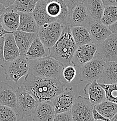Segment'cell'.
I'll return each mask as SVG.
<instances>
[{"label":"cell","mask_w":117,"mask_h":121,"mask_svg":"<svg viewBox=\"0 0 117 121\" xmlns=\"http://www.w3.org/2000/svg\"><path fill=\"white\" fill-rule=\"evenodd\" d=\"M23 86L38 103L51 102L64 91V84L58 79L41 78L28 73Z\"/></svg>","instance_id":"1"},{"label":"cell","mask_w":117,"mask_h":121,"mask_svg":"<svg viewBox=\"0 0 117 121\" xmlns=\"http://www.w3.org/2000/svg\"><path fill=\"white\" fill-rule=\"evenodd\" d=\"M77 48L73 39L70 30V26L65 25L63 31L56 43L50 49V56L58 60L66 66L72 64V60Z\"/></svg>","instance_id":"2"},{"label":"cell","mask_w":117,"mask_h":121,"mask_svg":"<svg viewBox=\"0 0 117 121\" xmlns=\"http://www.w3.org/2000/svg\"><path fill=\"white\" fill-rule=\"evenodd\" d=\"M65 66L54 58L48 56L42 58L29 60V73L49 79L62 80Z\"/></svg>","instance_id":"3"},{"label":"cell","mask_w":117,"mask_h":121,"mask_svg":"<svg viewBox=\"0 0 117 121\" xmlns=\"http://www.w3.org/2000/svg\"><path fill=\"white\" fill-rule=\"evenodd\" d=\"M16 93L17 98L15 110L17 120L31 117L35 112L39 103L23 86L17 87Z\"/></svg>","instance_id":"4"},{"label":"cell","mask_w":117,"mask_h":121,"mask_svg":"<svg viewBox=\"0 0 117 121\" xmlns=\"http://www.w3.org/2000/svg\"><path fill=\"white\" fill-rule=\"evenodd\" d=\"M3 69L6 80L17 83L21 78L29 73V60L25 56L20 55L13 61L7 62Z\"/></svg>","instance_id":"5"},{"label":"cell","mask_w":117,"mask_h":121,"mask_svg":"<svg viewBox=\"0 0 117 121\" xmlns=\"http://www.w3.org/2000/svg\"><path fill=\"white\" fill-rule=\"evenodd\" d=\"M64 25L59 22H52L45 24L39 27L37 36L44 46L50 49L60 39Z\"/></svg>","instance_id":"6"},{"label":"cell","mask_w":117,"mask_h":121,"mask_svg":"<svg viewBox=\"0 0 117 121\" xmlns=\"http://www.w3.org/2000/svg\"><path fill=\"white\" fill-rule=\"evenodd\" d=\"M45 9L48 17L53 22L68 25L69 11L64 0H44Z\"/></svg>","instance_id":"7"},{"label":"cell","mask_w":117,"mask_h":121,"mask_svg":"<svg viewBox=\"0 0 117 121\" xmlns=\"http://www.w3.org/2000/svg\"><path fill=\"white\" fill-rule=\"evenodd\" d=\"M94 106L89 98L79 95L75 99L71 111L74 121H94L93 114Z\"/></svg>","instance_id":"8"},{"label":"cell","mask_w":117,"mask_h":121,"mask_svg":"<svg viewBox=\"0 0 117 121\" xmlns=\"http://www.w3.org/2000/svg\"><path fill=\"white\" fill-rule=\"evenodd\" d=\"M105 62L99 58H94L80 67L79 79L82 82H93L101 79Z\"/></svg>","instance_id":"9"},{"label":"cell","mask_w":117,"mask_h":121,"mask_svg":"<svg viewBox=\"0 0 117 121\" xmlns=\"http://www.w3.org/2000/svg\"><path fill=\"white\" fill-rule=\"evenodd\" d=\"M94 58L100 59L105 62L117 61V35L112 34L98 45Z\"/></svg>","instance_id":"10"},{"label":"cell","mask_w":117,"mask_h":121,"mask_svg":"<svg viewBox=\"0 0 117 121\" xmlns=\"http://www.w3.org/2000/svg\"><path fill=\"white\" fill-rule=\"evenodd\" d=\"M75 99V93L71 87H66L61 94L51 101L55 113H60L70 111Z\"/></svg>","instance_id":"11"},{"label":"cell","mask_w":117,"mask_h":121,"mask_svg":"<svg viewBox=\"0 0 117 121\" xmlns=\"http://www.w3.org/2000/svg\"><path fill=\"white\" fill-rule=\"evenodd\" d=\"M98 45L94 43L78 47L73 56L72 64L81 67L88 62L93 60L97 50Z\"/></svg>","instance_id":"12"},{"label":"cell","mask_w":117,"mask_h":121,"mask_svg":"<svg viewBox=\"0 0 117 121\" xmlns=\"http://www.w3.org/2000/svg\"><path fill=\"white\" fill-rule=\"evenodd\" d=\"M86 27L89 30L93 43L98 45L113 34L108 26L101 22H98L93 19L90 21Z\"/></svg>","instance_id":"13"},{"label":"cell","mask_w":117,"mask_h":121,"mask_svg":"<svg viewBox=\"0 0 117 121\" xmlns=\"http://www.w3.org/2000/svg\"><path fill=\"white\" fill-rule=\"evenodd\" d=\"M91 20L85 5L81 2L74 8L69 13L68 24L70 27L74 26L86 27Z\"/></svg>","instance_id":"14"},{"label":"cell","mask_w":117,"mask_h":121,"mask_svg":"<svg viewBox=\"0 0 117 121\" xmlns=\"http://www.w3.org/2000/svg\"><path fill=\"white\" fill-rule=\"evenodd\" d=\"M21 12L12 7L7 8L1 14L0 21L7 31L14 32L18 29L20 22Z\"/></svg>","instance_id":"15"},{"label":"cell","mask_w":117,"mask_h":121,"mask_svg":"<svg viewBox=\"0 0 117 121\" xmlns=\"http://www.w3.org/2000/svg\"><path fill=\"white\" fill-rule=\"evenodd\" d=\"M84 93L89 96V99L94 106L106 100L105 91L97 81L88 83L84 89Z\"/></svg>","instance_id":"16"},{"label":"cell","mask_w":117,"mask_h":121,"mask_svg":"<svg viewBox=\"0 0 117 121\" xmlns=\"http://www.w3.org/2000/svg\"><path fill=\"white\" fill-rule=\"evenodd\" d=\"M55 115L51 102L39 103L33 113V121H53Z\"/></svg>","instance_id":"17"},{"label":"cell","mask_w":117,"mask_h":121,"mask_svg":"<svg viewBox=\"0 0 117 121\" xmlns=\"http://www.w3.org/2000/svg\"><path fill=\"white\" fill-rule=\"evenodd\" d=\"M16 90L13 87L0 82V104L15 109L16 104Z\"/></svg>","instance_id":"18"},{"label":"cell","mask_w":117,"mask_h":121,"mask_svg":"<svg viewBox=\"0 0 117 121\" xmlns=\"http://www.w3.org/2000/svg\"><path fill=\"white\" fill-rule=\"evenodd\" d=\"M21 55L19 50L12 33L4 36V56L7 62L13 61Z\"/></svg>","instance_id":"19"},{"label":"cell","mask_w":117,"mask_h":121,"mask_svg":"<svg viewBox=\"0 0 117 121\" xmlns=\"http://www.w3.org/2000/svg\"><path fill=\"white\" fill-rule=\"evenodd\" d=\"M50 49L44 46L37 35L24 56L31 60L47 57L50 56Z\"/></svg>","instance_id":"20"},{"label":"cell","mask_w":117,"mask_h":121,"mask_svg":"<svg viewBox=\"0 0 117 121\" xmlns=\"http://www.w3.org/2000/svg\"><path fill=\"white\" fill-rule=\"evenodd\" d=\"M12 33L14 36L15 40L19 48L21 55L25 56L32 42L37 36V33L25 32L19 30H16Z\"/></svg>","instance_id":"21"},{"label":"cell","mask_w":117,"mask_h":121,"mask_svg":"<svg viewBox=\"0 0 117 121\" xmlns=\"http://www.w3.org/2000/svg\"><path fill=\"white\" fill-rule=\"evenodd\" d=\"M83 3L91 19L101 22L105 6L101 0H83Z\"/></svg>","instance_id":"22"},{"label":"cell","mask_w":117,"mask_h":121,"mask_svg":"<svg viewBox=\"0 0 117 121\" xmlns=\"http://www.w3.org/2000/svg\"><path fill=\"white\" fill-rule=\"evenodd\" d=\"M39 27L35 21L32 13L21 12L20 22L17 30L25 32L37 33Z\"/></svg>","instance_id":"23"},{"label":"cell","mask_w":117,"mask_h":121,"mask_svg":"<svg viewBox=\"0 0 117 121\" xmlns=\"http://www.w3.org/2000/svg\"><path fill=\"white\" fill-rule=\"evenodd\" d=\"M70 30L77 47L93 42L86 26H74L70 27Z\"/></svg>","instance_id":"24"},{"label":"cell","mask_w":117,"mask_h":121,"mask_svg":"<svg viewBox=\"0 0 117 121\" xmlns=\"http://www.w3.org/2000/svg\"><path fill=\"white\" fill-rule=\"evenodd\" d=\"M45 5H46V2L44 0H40L37 1L35 9L32 12L34 18L39 27H40L45 24L53 22L46 13Z\"/></svg>","instance_id":"25"},{"label":"cell","mask_w":117,"mask_h":121,"mask_svg":"<svg viewBox=\"0 0 117 121\" xmlns=\"http://www.w3.org/2000/svg\"><path fill=\"white\" fill-rule=\"evenodd\" d=\"M101 79L104 84L117 83V61L105 62Z\"/></svg>","instance_id":"26"},{"label":"cell","mask_w":117,"mask_h":121,"mask_svg":"<svg viewBox=\"0 0 117 121\" xmlns=\"http://www.w3.org/2000/svg\"><path fill=\"white\" fill-rule=\"evenodd\" d=\"M94 107L103 117L110 120L117 113V104L107 100L95 105Z\"/></svg>","instance_id":"27"},{"label":"cell","mask_w":117,"mask_h":121,"mask_svg":"<svg viewBox=\"0 0 117 121\" xmlns=\"http://www.w3.org/2000/svg\"><path fill=\"white\" fill-rule=\"evenodd\" d=\"M38 0H16L11 7L19 12L32 13Z\"/></svg>","instance_id":"28"},{"label":"cell","mask_w":117,"mask_h":121,"mask_svg":"<svg viewBox=\"0 0 117 121\" xmlns=\"http://www.w3.org/2000/svg\"><path fill=\"white\" fill-rule=\"evenodd\" d=\"M117 21V6H107L104 8L101 22L109 26Z\"/></svg>","instance_id":"29"},{"label":"cell","mask_w":117,"mask_h":121,"mask_svg":"<svg viewBox=\"0 0 117 121\" xmlns=\"http://www.w3.org/2000/svg\"><path fill=\"white\" fill-rule=\"evenodd\" d=\"M105 91L106 100L117 104V83L107 84L99 83Z\"/></svg>","instance_id":"30"},{"label":"cell","mask_w":117,"mask_h":121,"mask_svg":"<svg viewBox=\"0 0 117 121\" xmlns=\"http://www.w3.org/2000/svg\"><path fill=\"white\" fill-rule=\"evenodd\" d=\"M15 109L0 104V121H17Z\"/></svg>","instance_id":"31"},{"label":"cell","mask_w":117,"mask_h":121,"mask_svg":"<svg viewBox=\"0 0 117 121\" xmlns=\"http://www.w3.org/2000/svg\"><path fill=\"white\" fill-rule=\"evenodd\" d=\"M76 76V69L72 64L65 66L63 69L62 80L66 83H71Z\"/></svg>","instance_id":"32"},{"label":"cell","mask_w":117,"mask_h":121,"mask_svg":"<svg viewBox=\"0 0 117 121\" xmlns=\"http://www.w3.org/2000/svg\"><path fill=\"white\" fill-rule=\"evenodd\" d=\"M53 121H74L71 111L65 112L57 113L55 115Z\"/></svg>","instance_id":"33"},{"label":"cell","mask_w":117,"mask_h":121,"mask_svg":"<svg viewBox=\"0 0 117 121\" xmlns=\"http://www.w3.org/2000/svg\"><path fill=\"white\" fill-rule=\"evenodd\" d=\"M4 37L0 38V66L2 68L4 67L7 63L4 56Z\"/></svg>","instance_id":"34"},{"label":"cell","mask_w":117,"mask_h":121,"mask_svg":"<svg viewBox=\"0 0 117 121\" xmlns=\"http://www.w3.org/2000/svg\"><path fill=\"white\" fill-rule=\"evenodd\" d=\"M64 1L66 5L67 6L70 13L76 6H77L81 2H83V0H64Z\"/></svg>","instance_id":"35"},{"label":"cell","mask_w":117,"mask_h":121,"mask_svg":"<svg viewBox=\"0 0 117 121\" xmlns=\"http://www.w3.org/2000/svg\"><path fill=\"white\" fill-rule=\"evenodd\" d=\"M93 118L94 120H101L104 121H111L110 119H108V118H105L103 117L101 114H100L95 109V107H94L93 110Z\"/></svg>","instance_id":"36"},{"label":"cell","mask_w":117,"mask_h":121,"mask_svg":"<svg viewBox=\"0 0 117 121\" xmlns=\"http://www.w3.org/2000/svg\"><path fill=\"white\" fill-rule=\"evenodd\" d=\"M16 0H0V3L2 4L7 8L12 6L15 3Z\"/></svg>","instance_id":"37"},{"label":"cell","mask_w":117,"mask_h":121,"mask_svg":"<svg viewBox=\"0 0 117 121\" xmlns=\"http://www.w3.org/2000/svg\"><path fill=\"white\" fill-rule=\"evenodd\" d=\"M105 7L117 6V0H101Z\"/></svg>","instance_id":"38"},{"label":"cell","mask_w":117,"mask_h":121,"mask_svg":"<svg viewBox=\"0 0 117 121\" xmlns=\"http://www.w3.org/2000/svg\"><path fill=\"white\" fill-rule=\"evenodd\" d=\"M12 33V32H10V31H7V30L4 27L3 25H2V24L1 23V21H0V38L4 37L5 35H7V34L8 33Z\"/></svg>","instance_id":"39"},{"label":"cell","mask_w":117,"mask_h":121,"mask_svg":"<svg viewBox=\"0 0 117 121\" xmlns=\"http://www.w3.org/2000/svg\"><path fill=\"white\" fill-rule=\"evenodd\" d=\"M108 27L111 31V32L113 33V34L117 35V21L114 23H113V25L109 26Z\"/></svg>","instance_id":"40"},{"label":"cell","mask_w":117,"mask_h":121,"mask_svg":"<svg viewBox=\"0 0 117 121\" xmlns=\"http://www.w3.org/2000/svg\"><path fill=\"white\" fill-rule=\"evenodd\" d=\"M6 8L2 4L0 3V12H3L5 10Z\"/></svg>","instance_id":"41"},{"label":"cell","mask_w":117,"mask_h":121,"mask_svg":"<svg viewBox=\"0 0 117 121\" xmlns=\"http://www.w3.org/2000/svg\"><path fill=\"white\" fill-rule=\"evenodd\" d=\"M111 121H117V113L111 119Z\"/></svg>","instance_id":"42"},{"label":"cell","mask_w":117,"mask_h":121,"mask_svg":"<svg viewBox=\"0 0 117 121\" xmlns=\"http://www.w3.org/2000/svg\"><path fill=\"white\" fill-rule=\"evenodd\" d=\"M94 121H101V120H94Z\"/></svg>","instance_id":"43"},{"label":"cell","mask_w":117,"mask_h":121,"mask_svg":"<svg viewBox=\"0 0 117 121\" xmlns=\"http://www.w3.org/2000/svg\"><path fill=\"white\" fill-rule=\"evenodd\" d=\"M2 12H0V17H1V14H2Z\"/></svg>","instance_id":"44"},{"label":"cell","mask_w":117,"mask_h":121,"mask_svg":"<svg viewBox=\"0 0 117 121\" xmlns=\"http://www.w3.org/2000/svg\"><path fill=\"white\" fill-rule=\"evenodd\" d=\"M40 1V0H38V1Z\"/></svg>","instance_id":"45"}]
</instances>
